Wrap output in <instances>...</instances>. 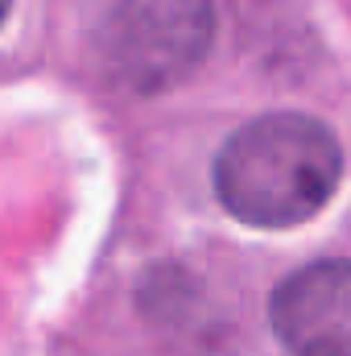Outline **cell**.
I'll list each match as a JSON object with an SVG mask.
<instances>
[{
	"mask_svg": "<svg viewBox=\"0 0 351 356\" xmlns=\"http://www.w3.org/2000/svg\"><path fill=\"white\" fill-rule=\"evenodd\" d=\"M343 178L335 133L298 112H268L232 133L215 158L219 203L252 228H293L327 207Z\"/></svg>",
	"mask_w": 351,
	"mask_h": 356,
	"instance_id": "1",
	"label": "cell"
},
{
	"mask_svg": "<svg viewBox=\"0 0 351 356\" xmlns=\"http://www.w3.org/2000/svg\"><path fill=\"white\" fill-rule=\"evenodd\" d=\"M211 38V0H116L99 29V67L128 95H162L203 67Z\"/></svg>",
	"mask_w": 351,
	"mask_h": 356,
	"instance_id": "2",
	"label": "cell"
},
{
	"mask_svg": "<svg viewBox=\"0 0 351 356\" xmlns=\"http://www.w3.org/2000/svg\"><path fill=\"white\" fill-rule=\"evenodd\" d=\"M293 356H351V261H314L289 273L268 307Z\"/></svg>",
	"mask_w": 351,
	"mask_h": 356,
	"instance_id": "3",
	"label": "cell"
},
{
	"mask_svg": "<svg viewBox=\"0 0 351 356\" xmlns=\"http://www.w3.org/2000/svg\"><path fill=\"white\" fill-rule=\"evenodd\" d=\"M8 4H12V0H0V21L8 17Z\"/></svg>",
	"mask_w": 351,
	"mask_h": 356,
	"instance_id": "4",
	"label": "cell"
}]
</instances>
